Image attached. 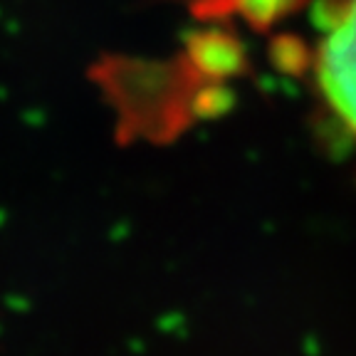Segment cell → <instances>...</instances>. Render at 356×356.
Masks as SVG:
<instances>
[{
    "label": "cell",
    "mask_w": 356,
    "mask_h": 356,
    "mask_svg": "<svg viewBox=\"0 0 356 356\" xmlns=\"http://www.w3.org/2000/svg\"><path fill=\"white\" fill-rule=\"evenodd\" d=\"M314 70L327 106L356 139V0L327 3Z\"/></svg>",
    "instance_id": "1"
}]
</instances>
